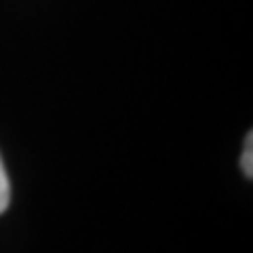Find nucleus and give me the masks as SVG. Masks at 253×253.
I'll use <instances>...</instances> for the list:
<instances>
[{"label":"nucleus","instance_id":"obj_2","mask_svg":"<svg viewBox=\"0 0 253 253\" xmlns=\"http://www.w3.org/2000/svg\"><path fill=\"white\" fill-rule=\"evenodd\" d=\"M241 169L243 173L251 179L253 175V133H247V139H245V150H243V156H241Z\"/></svg>","mask_w":253,"mask_h":253},{"label":"nucleus","instance_id":"obj_1","mask_svg":"<svg viewBox=\"0 0 253 253\" xmlns=\"http://www.w3.org/2000/svg\"><path fill=\"white\" fill-rule=\"evenodd\" d=\"M9 203H11V184H9V175H6L2 156H0V213L6 211Z\"/></svg>","mask_w":253,"mask_h":253}]
</instances>
